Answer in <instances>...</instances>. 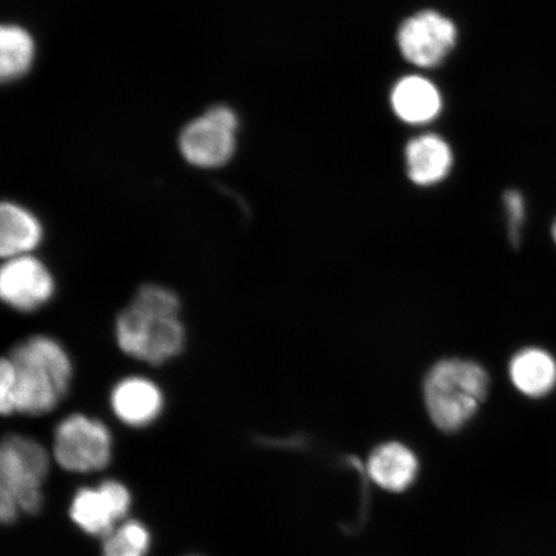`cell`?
Listing matches in <instances>:
<instances>
[{
	"label": "cell",
	"instance_id": "obj_11",
	"mask_svg": "<svg viewBox=\"0 0 556 556\" xmlns=\"http://www.w3.org/2000/svg\"><path fill=\"white\" fill-rule=\"evenodd\" d=\"M452 151L443 138L424 135L409 141L406 148V166L409 179L415 185L440 184L451 172Z\"/></svg>",
	"mask_w": 556,
	"mask_h": 556
},
{
	"label": "cell",
	"instance_id": "obj_1",
	"mask_svg": "<svg viewBox=\"0 0 556 556\" xmlns=\"http://www.w3.org/2000/svg\"><path fill=\"white\" fill-rule=\"evenodd\" d=\"M180 309L182 302L173 289L160 283L142 285L115 318L117 348L125 356L149 366L176 359L187 342Z\"/></svg>",
	"mask_w": 556,
	"mask_h": 556
},
{
	"label": "cell",
	"instance_id": "obj_9",
	"mask_svg": "<svg viewBox=\"0 0 556 556\" xmlns=\"http://www.w3.org/2000/svg\"><path fill=\"white\" fill-rule=\"evenodd\" d=\"M109 402L111 412L124 426L146 428L162 416L165 395L156 381L130 375L115 382Z\"/></svg>",
	"mask_w": 556,
	"mask_h": 556
},
{
	"label": "cell",
	"instance_id": "obj_16",
	"mask_svg": "<svg viewBox=\"0 0 556 556\" xmlns=\"http://www.w3.org/2000/svg\"><path fill=\"white\" fill-rule=\"evenodd\" d=\"M35 55L29 31L17 25H5L0 30V75L3 81H15L29 72Z\"/></svg>",
	"mask_w": 556,
	"mask_h": 556
},
{
	"label": "cell",
	"instance_id": "obj_19",
	"mask_svg": "<svg viewBox=\"0 0 556 556\" xmlns=\"http://www.w3.org/2000/svg\"><path fill=\"white\" fill-rule=\"evenodd\" d=\"M16 371L9 356L0 361V413L3 416L16 414Z\"/></svg>",
	"mask_w": 556,
	"mask_h": 556
},
{
	"label": "cell",
	"instance_id": "obj_2",
	"mask_svg": "<svg viewBox=\"0 0 556 556\" xmlns=\"http://www.w3.org/2000/svg\"><path fill=\"white\" fill-rule=\"evenodd\" d=\"M16 371V414L43 416L65 400L72 388L74 364L60 340L34 333L11 348Z\"/></svg>",
	"mask_w": 556,
	"mask_h": 556
},
{
	"label": "cell",
	"instance_id": "obj_21",
	"mask_svg": "<svg viewBox=\"0 0 556 556\" xmlns=\"http://www.w3.org/2000/svg\"><path fill=\"white\" fill-rule=\"evenodd\" d=\"M190 556H197V555H190Z\"/></svg>",
	"mask_w": 556,
	"mask_h": 556
},
{
	"label": "cell",
	"instance_id": "obj_6",
	"mask_svg": "<svg viewBox=\"0 0 556 556\" xmlns=\"http://www.w3.org/2000/svg\"><path fill=\"white\" fill-rule=\"evenodd\" d=\"M239 117L232 109L214 106L186 124L178 138L180 155L200 169H218L238 150Z\"/></svg>",
	"mask_w": 556,
	"mask_h": 556
},
{
	"label": "cell",
	"instance_id": "obj_3",
	"mask_svg": "<svg viewBox=\"0 0 556 556\" xmlns=\"http://www.w3.org/2000/svg\"><path fill=\"white\" fill-rule=\"evenodd\" d=\"M51 456L43 444L21 434L7 435L0 447V519L12 525L20 513L38 514Z\"/></svg>",
	"mask_w": 556,
	"mask_h": 556
},
{
	"label": "cell",
	"instance_id": "obj_12",
	"mask_svg": "<svg viewBox=\"0 0 556 556\" xmlns=\"http://www.w3.org/2000/svg\"><path fill=\"white\" fill-rule=\"evenodd\" d=\"M392 106L401 121L408 124H427L440 115L442 99L432 81L419 75H412L394 86Z\"/></svg>",
	"mask_w": 556,
	"mask_h": 556
},
{
	"label": "cell",
	"instance_id": "obj_15",
	"mask_svg": "<svg viewBox=\"0 0 556 556\" xmlns=\"http://www.w3.org/2000/svg\"><path fill=\"white\" fill-rule=\"evenodd\" d=\"M73 523L88 536L104 539L122 523L100 485L81 486L75 492L68 507Z\"/></svg>",
	"mask_w": 556,
	"mask_h": 556
},
{
	"label": "cell",
	"instance_id": "obj_13",
	"mask_svg": "<svg viewBox=\"0 0 556 556\" xmlns=\"http://www.w3.org/2000/svg\"><path fill=\"white\" fill-rule=\"evenodd\" d=\"M510 379L520 393L545 397L556 387V359L540 348H526L511 358Z\"/></svg>",
	"mask_w": 556,
	"mask_h": 556
},
{
	"label": "cell",
	"instance_id": "obj_14",
	"mask_svg": "<svg viewBox=\"0 0 556 556\" xmlns=\"http://www.w3.org/2000/svg\"><path fill=\"white\" fill-rule=\"evenodd\" d=\"M417 469L416 457L401 443L382 444L372 452L367 464L368 475L381 489L402 492L415 481Z\"/></svg>",
	"mask_w": 556,
	"mask_h": 556
},
{
	"label": "cell",
	"instance_id": "obj_10",
	"mask_svg": "<svg viewBox=\"0 0 556 556\" xmlns=\"http://www.w3.org/2000/svg\"><path fill=\"white\" fill-rule=\"evenodd\" d=\"M45 240V226L37 214L17 201L0 205V255L3 261L34 254Z\"/></svg>",
	"mask_w": 556,
	"mask_h": 556
},
{
	"label": "cell",
	"instance_id": "obj_7",
	"mask_svg": "<svg viewBox=\"0 0 556 556\" xmlns=\"http://www.w3.org/2000/svg\"><path fill=\"white\" fill-rule=\"evenodd\" d=\"M55 278L50 267L34 254L5 260L0 269V298L18 313L38 312L52 302Z\"/></svg>",
	"mask_w": 556,
	"mask_h": 556
},
{
	"label": "cell",
	"instance_id": "obj_17",
	"mask_svg": "<svg viewBox=\"0 0 556 556\" xmlns=\"http://www.w3.org/2000/svg\"><path fill=\"white\" fill-rule=\"evenodd\" d=\"M151 533L141 521L128 519L102 539L101 556H148Z\"/></svg>",
	"mask_w": 556,
	"mask_h": 556
},
{
	"label": "cell",
	"instance_id": "obj_8",
	"mask_svg": "<svg viewBox=\"0 0 556 556\" xmlns=\"http://www.w3.org/2000/svg\"><path fill=\"white\" fill-rule=\"evenodd\" d=\"M454 23L435 11H424L409 17L399 31L400 50L408 62L420 67H434L446 59L456 43Z\"/></svg>",
	"mask_w": 556,
	"mask_h": 556
},
{
	"label": "cell",
	"instance_id": "obj_20",
	"mask_svg": "<svg viewBox=\"0 0 556 556\" xmlns=\"http://www.w3.org/2000/svg\"><path fill=\"white\" fill-rule=\"evenodd\" d=\"M552 236L553 240L556 243V219L554 220L553 227H552Z\"/></svg>",
	"mask_w": 556,
	"mask_h": 556
},
{
	"label": "cell",
	"instance_id": "obj_18",
	"mask_svg": "<svg viewBox=\"0 0 556 556\" xmlns=\"http://www.w3.org/2000/svg\"><path fill=\"white\" fill-rule=\"evenodd\" d=\"M504 206L507 217V235L514 248H518L521 240V231L526 224V200L517 190L506 191Z\"/></svg>",
	"mask_w": 556,
	"mask_h": 556
},
{
	"label": "cell",
	"instance_id": "obj_4",
	"mask_svg": "<svg viewBox=\"0 0 556 556\" xmlns=\"http://www.w3.org/2000/svg\"><path fill=\"white\" fill-rule=\"evenodd\" d=\"M484 368L471 361L443 359L429 371L424 386L430 417L444 432H456L478 412L489 392Z\"/></svg>",
	"mask_w": 556,
	"mask_h": 556
},
{
	"label": "cell",
	"instance_id": "obj_5",
	"mask_svg": "<svg viewBox=\"0 0 556 556\" xmlns=\"http://www.w3.org/2000/svg\"><path fill=\"white\" fill-rule=\"evenodd\" d=\"M113 434L96 417L75 413L54 429L53 460L74 475H89L109 467L113 458Z\"/></svg>",
	"mask_w": 556,
	"mask_h": 556
}]
</instances>
